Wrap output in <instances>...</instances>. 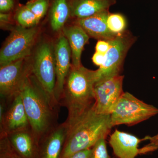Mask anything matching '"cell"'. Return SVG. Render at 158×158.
<instances>
[{"instance_id":"3","label":"cell","mask_w":158,"mask_h":158,"mask_svg":"<svg viewBox=\"0 0 158 158\" xmlns=\"http://www.w3.org/2000/svg\"><path fill=\"white\" fill-rule=\"evenodd\" d=\"M113 127L110 115L97 113L93 106L68 131L60 158H67L75 153L91 148L100 139H106Z\"/></svg>"},{"instance_id":"23","label":"cell","mask_w":158,"mask_h":158,"mask_svg":"<svg viewBox=\"0 0 158 158\" xmlns=\"http://www.w3.org/2000/svg\"><path fill=\"white\" fill-rule=\"evenodd\" d=\"M89 158H111L108 153L106 139H100L91 148Z\"/></svg>"},{"instance_id":"22","label":"cell","mask_w":158,"mask_h":158,"mask_svg":"<svg viewBox=\"0 0 158 158\" xmlns=\"http://www.w3.org/2000/svg\"><path fill=\"white\" fill-rule=\"evenodd\" d=\"M0 158H22L12 147L7 136L0 137Z\"/></svg>"},{"instance_id":"17","label":"cell","mask_w":158,"mask_h":158,"mask_svg":"<svg viewBox=\"0 0 158 158\" xmlns=\"http://www.w3.org/2000/svg\"><path fill=\"white\" fill-rule=\"evenodd\" d=\"M63 35L67 38L71 51L72 65L79 66L82 65L81 57L85 44L89 41V35L77 24L63 29Z\"/></svg>"},{"instance_id":"15","label":"cell","mask_w":158,"mask_h":158,"mask_svg":"<svg viewBox=\"0 0 158 158\" xmlns=\"http://www.w3.org/2000/svg\"><path fill=\"white\" fill-rule=\"evenodd\" d=\"M12 147L22 158H38V143L31 128L7 136Z\"/></svg>"},{"instance_id":"11","label":"cell","mask_w":158,"mask_h":158,"mask_svg":"<svg viewBox=\"0 0 158 158\" xmlns=\"http://www.w3.org/2000/svg\"><path fill=\"white\" fill-rule=\"evenodd\" d=\"M55 54L56 74L55 96L59 104L65 80L72 65L70 63L71 51L68 40L64 35L60 36L57 40L55 47Z\"/></svg>"},{"instance_id":"12","label":"cell","mask_w":158,"mask_h":158,"mask_svg":"<svg viewBox=\"0 0 158 158\" xmlns=\"http://www.w3.org/2000/svg\"><path fill=\"white\" fill-rule=\"evenodd\" d=\"M68 125L65 122L58 124L38 142V158H60L66 137Z\"/></svg>"},{"instance_id":"18","label":"cell","mask_w":158,"mask_h":158,"mask_svg":"<svg viewBox=\"0 0 158 158\" xmlns=\"http://www.w3.org/2000/svg\"><path fill=\"white\" fill-rule=\"evenodd\" d=\"M48 11L51 27L58 32L71 17L70 0H50Z\"/></svg>"},{"instance_id":"7","label":"cell","mask_w":158,"mask_h":158,"mask_svg":"<svg viewBox=\"0 0 158 158\" xmlns=\"http://www.w3.org/2000/svg\"><path fill=\"white\" fill-rule=\"evenodd\" d=\"M39 33V28L35 27L15 29L1 48V66L28 57Z\"/></svg>"},{"instance_id":"5","label":"cell","mask_w":158,"mask_h":158,"mask_svg":"<svg viewBox=\"0 0 158 158\" xmlns=\"http://www.w3.org/2000/svg\"><path fill=\"white\" fill-rule=\"evenodd\" d=\"M158 114V109L124 92L110 114L111 124L135 125Z\"/></svg>"},{"instance_id":"13","label":"cell","mask_w":158,"mask_h":158,"mask_svg":"<svg viewBox=\"0 0 158 158\" xmlns=\"http://www.w3.org/2000/svg\"><path fill=\"white\" fill-rule=\"evenodd\" d=\"M110 13L109 10L102 11L89 17L75 19L74 23L82 27L90 37L110 41L117 35L108 28L107 19Z\"/></svg>"},{"instance_id":"28","label":"cell","mask_w":158,"mask_h":158,"mask_svg":"<svg viewBox=\"0 0 158 158\" xmlns=\"http://www.w3.org/2000/svg\"><path fill=\"white\" fill-rule=\"evenodd\" d=\"M106 56L105 55L95 52L92 57V61L94 64L98 66H101L105 62Z\"/></svg>"},{"instance_id":"21","label":"cell","mask_w":158,"mask_h":158,"mask_svg":"<svg viewBox=\"0 0 158 158\" xmlns=\"http://www.w3.org/2000/svg\"><path fill=\"white\" fill-rule=\"evenodd\" d=\"M50 3V0H29L25 5L40 21L48 11Z\"/></svg>"},{"instance_id":"30","label":"cell","mask_w":158,"mask_h":158,"mask_svg":"<svg viewBox=\"0 0 158 158\" xmlns=\"http://www.w3.org/2000/svg\"><path fill=\"white\" fill-rule=\"evenodd\" d=\"M158 138V134L156 135L153 136V137H150V136H146L144 138V141L148 140V141H152V140H156Z\"/></svg>"},{"instance_id":"26","label":"cell","mask_w":158,"mask_h":158,"mask_svg":"<svg viewBox=\"0 0 158 158\" xmlns=\"http://www.w3.org/2000/svg\"><path fill=\"white\" fill-rule=\"evenodd\" d=\"M110 47V42L105 40H98L97 43L96 52L106 55Z\"/></svg>"},{"instance_id":"9","label":"cell","mask_w":158,"mask_h":158,"mask_svg":"<svg viewBox=\"0 0 158 158\" xmlns=\"http://www.w3.org/2000/svg\"><path fill=\"white\" fill-rule=\"evenodd\" d=\"M27 58L19 59L0 68L1 98L7 99L19 93L32 74V62Z\"/></svg>"},{"instance_id":"24","label":"cell","mask_w":158,"mask_h":158,"mask_svg":"<svg viewBox=\"0 0 158 158\" xmlns=\"http://www.w3.org/2000/svg\"><path fill=\"white\" fill-rule=\"evenodd\" d=\"M15 0H0V11L1 13H9L14 10Z\"/></svg>"},{"instance_id":"27","label":"cell","mask_w":158,"mask_h":158,"mask_svg":"<svg viewBox=\"0 0 158 158\" xmlns=\"http://www.w3.org/2000/svg\"><path fill=\"white\" fill-rule=\"evenodd\" d=\"M91 152V148L75 153L67 158H89Z\"/></svg>"},{"instance_id":"6","label":"cell","mask_w":158,"mask_h":158,"mask_svg":"<svg viewBox=\"0 0 158 158\" xmlns=\"http://www.w3.org/2000/svg\"><path fill=\"white\" fill-rule=\"evenodd\" d=\"M130 31H125L109 41L110 47L103 64L96 70V82L119 75L128 52L136 40Z\"/></svg>"},{"instance_id":"20","label":"cell","mask_w":158,"mask_h":158,"mask_svg":"<svg viewBox=\"0 0 158 158\" xmlns=\"http://www.w3.org/2000/svg\"><path fill=\"white\" fill-rule=\"evenodd\" d=\"M108 28L113 34L118 35L126 31L125 18L120 13H110L107 19Z\"/></svg>"},{"instance_id":"25","label":"cell","mask_w":158,"mask_h":158,"mask_svg":"<svg viewBox=\"0 0 158 158\" xmlns=\"http://www.w3.org/2000/svg\"><path fill=\"white\" fill-rule=\"evenodd\" d=\"M158 149V138L150 141V143L140 148V155L146 154Z\"/></svg>"},{"instance_id":"16","label":"cell","mask_w":158,"mask_h":158,"mask_svg":"<svg viewBox=\"0 0 158 158\" xmlns=\"http://www.w3.org/2000/svg\"><path fill=\"white\" fill-rule=\"evenodd\" d=\"M71 17L75 19L85 18L109 10L116 0H70Z\"/></svg>"},{"instance_id":"1","label":"cell","mask_w":158,"mask_h":158,"mask_svg":"<svg viewBox=\"0 0 158 158\" xmlns=\"http://www.w3.org/2000/svg\"><path fill=\"white\" fill-rule=\"evenodd\" d=\"M97 80L96 70L83 65H71L64 85L60 106L68 111L65 123L69 131L81 120L94 104V89Z\"/></svg>"},{"instance_id":"10","label":"cell","mask_w":158,"mask_h":158,"mask_svg":"<svg viewBox=\"0 0 158 158\" xmlns=\"http://www.w3.org/2000/svg\"><path fill=\"white\" fill-rule=\"evenodd\" d=\"M124 76L119 75L96 82L93 108L98 114L110 115L124 92Z\"/></svg>"},{"instance_id":"4","label":"cell","mask_w":158,"mask_h":158,"mask_svg":"<svg viewBox=\"0 0 158 158\" xmlns=\"http://www.w3.org/2000/svg\"><path fill=\"white\" fill-rule=\"evenodd\" d=\"M32 74L50 98L60 106L55 96L56 65L55 48L48 40H44L38 45L32 62Z\"/></svg>"},{"instance_id":"14","label":"cell","mask_w":158,"mask_h":158,"mask_svg":"<svg viewBox=\"0 0 158 158\" xmlns=\"http://www.w3.org/2000/svg\"><path fill=\"white\" fill-rule=\"evenodd\" d=\"M144 138L139 139L128 133L116 130L110 136L109 143L117 158H135L140 155L138 145Z\"/></svg>"},{"instance_id":"29","label":"cell","mask_w":158,"mask_h":158,"mask_svg":"<svg viewBox=\"0 0 158 158\" xmlns=\"http://www.w3.org/2000/svg\"><path fill=\"white\" fill-rule=\"evenodd\" d=\"M11 12L9 13H1L0 14V20L1 24L9 23L11 21Z\"/></svg>"},{"instance_id":"2","label":"cell","mask_w":158,"mask_h":158,"mask_svg":"<svg viewBox=\"0 0 158 158\" xmlns=\"http://www.w3.org/2000/svg\"><path fill=\"white\" fill-rule=\"evenodd\" d=\"M31 129L37 142L58 123L60 107L31 74L20 91Z\"/></svg>"},{"instance_id":"19","label":"cell","mask_w":158,"mask_h":158,"mask_svg":"<svg viewBox=\"0 0 158 158\" xmlns=\"http://www.w3.org/2000/svg\"><path fill=\"white\" fill-rule=\"evenodd\" d=\"M14 19L19 27L31 28L35 27L40 20L26 5L19 6L15 10Z\"/></svg>"},{"instance_id":"8","label":"cell","mask_w":158,"mask_h":158,"mask_svg":"<svg viewBox=\"0 0 158 158\" xmlns=\"http://www.w3.org/2000/svg\"><path fill=\"white\" fill-rule=\"evenodd\" d=\"M30 128L20 92L7 99L1 98L0 137Z\"/></svg>"}]
</instances>
